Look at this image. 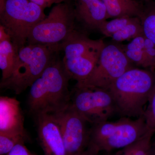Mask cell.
<instances>
[{
    "label": "cell",
    "mask_w": 155,
    "mask_h": 155,
    "mask_svg": "<svg viewBox=\"0 0 155 155\" xmlns=\"http://www.w3.org/2000/svg\"><path fill=\"white\" fill-rule=\"evenodd\" d=\"M71 79L63 60L58 57L31 86L27 101L29 112L35 116L65 110L71 102Z\"/></svg>",
    "instance_id": "obj_1"
},
{
    "label": "cell",
    "mask_w": 155,
    "mask_h": 155,
    "mask_svg": "<svg viewBox=\"0 0 155 155\" xmlns=\"http://www.w3.org/2000/svg\"><path fill=\"white\" fill-rule=\"evenodd\" d=\"M155 84V71L134 67L114 82L110 92L122 117L138 118L143 116L144 106Z\"/></svg>",
    "instance_id": "obj_2"
},
{
    "label": "cell",
    "mask_w": 155,
    "mask_h": 155,
    "mask_svg": "<svg viewBox=\"0 0 155 155\" xmlns=\"http://www.w3.org/2000/svg\"><path fill=\"white\" fill-rule=\"evenodd\" d=\"M60 44L26 45L19 50V61L12 75L1 81V89L19 94L30 87L45 69L58 58Z\"/></svg>",
    "instance_id": "obj_3"
},
{
    "label": "cell",
    "mask_w": 155,
    "mask_h": 155,
    "mask_svg": "<svg viewBox=\"0 0 155 155\" xmlns=\"http://www.w3.org/2000/svg\"><path fill=\"white\" fill-rule=\"evenodd\" d=\"M105 44L102 39H92L85 31L76 28L60 44L64 66L76 83L91 74Z\"/></svg>",
    "instance_id": "obj_4"
},
{
    "label": "cell",
    "mask_w": 155,
    "mask_h": 155,
    "mask_svg": "<svg viewBox=\"0 0 155 155\" xmlns=\"http://www.w3.org/2000/svg\"><path fill=\"white\" fill-rule=\"evenodd\" d=\"M149 130L143 116L135 119L122 117L115 122L107 121L92 125L89 145L100 152L110 153L132 144Z\"/></svg>",
    "instance_id": "obj_5"
},
{
    "label": "cell",
    "mask_w": 155,
    "mask_h": 155,
    "mask_svg": "<svg viewBox=\"0 0 155 155\" xmlns=\"http://www.w3.org/2000/svg\"><path fill=\"white\" fill-rule=\"evenodd\" d=\"M45 10L30 0H0V25L19 51L27 44L35 26L46 17Z\"/></svg>",
    "instance_id": "obj_6"
},
{
    "label": "cell",
    "mask_w": 155,
    "mask_h": 155,
    "mask_svg": "<svg viewBox=\"0 0 155 155\" xmlns=\"http://www.w3.org/2000/svg\"><path fill=\"white\" fill-rule=\"evenodd\" d=\"M76 21L74 0L54 5L31 31L26 45L60 44L76 28Z\"/></svg>",
    "instance_id": "obj_7"
},
{
    "label": "cell",
    "mask_w": 155,
    "mask_h": 155,
    "mask_svg": "<svg viewBox=\"0 0 155 155\" xmlns=\"http://www.w3.org/2000/svg\"><path fill=\"white\" fill-rule=\"evenodd\" d=\"M134 67L125 55L121 45L116 43L105 44L91 74L85 80L76 83L75 87L108 90L122 74Z\"/></svg>",
    "instance_id": "obj_8"
},
{
    "label": "cell",
    "mask_w": 155,
    "mask_h": 155,
    "mask_svg": "<svg viewBox=\"0 0 155 155\" xmlns=\"http://www.w3.org/2000/svg\"><path fill=\"white\" fill-rule=\"evenodd\" d=\"M70 105L91 125L108 121L118 114L110 92L102 89L75 87Z\"/></svg>",
    "instance_id": "obj_9"
},
{
    "label": "cell",
    "mask_w": 155,
    "mask_h": 155,
    "mask_svg": "<svg viewBox=\"0 0 155 155\" xmlns=\"http://www.w3.org/2000/svg\"><path fill=\"white\" fill-rule=\"evenodd\" d=\"M58 122L67 155H78L87 148L90 140L88 122L70 105L53 114Z\"/></svg>",
    "instance_id": "obj_10"
},
{
    "label": "cell",
    "mask_w": 155,
    "mask_h": 155,
    "mask_svg": "<svg viewBox=\"0 0 155 155\" xmlns=\"http://www.w3.org/2000/svg\"><path fill=\"white\" fill-rule=\"evenodd\" d=\"M38 136L45 155H67L60 126L53 114L35 116Z\"/></svg>",
    "instance_id": "obj_11"
},
{
    "label": "cell",
    "mask_w": 155,
    "mask_h": 155,
    "mask_svg": "<svg viewBox=\"0 0 155 155\" xmlns=\"http://www.w3.org/2000/svg\"><path fill=\"white\" fill-rule=\"evenodd\" d=\"M0 133L28 136L20 103L16 97H0Z\"/></svg>",
    "instance_id": "obj_12"
},
{
    "label": "cell",
    "mask_w": 155,
    "mask_h": 155,
    "mask_svg": "<svg viewBox=\"0 0 155 155\" xmlns=\"http://www.w3.org/2000/svg\"><path fill=\"white\" fill-rule=\"evenodd\" d=\"M76 21L84 30L99 31L108 19L103 0H74Z\"/></svg>",
    "instance_id": "obj_13"
},
{
    "label": "cell",
    "mask_w": 155,
    "mask_h": 155,
    "mask_svg": "<svg viewBox=\"0 0 155 155\" xmlns=\"http://www.w3.org/2000/svg\"><path fill=\"white\" fill-rule=\"evenodd\" d=\"M19 51L11 40L0 42L1 81L6 80L13 74L19 61Z\"/></svg>",
    "instance_id": "obj_14"
},
{
    "label": "cell",
    "mask_w": 155,
    "mask_h": 155,
    "mask_svg": "<svg viewBox=\"0 0 155 155\" xmlns=\"http://www.w3.org/2000/svg\"><path fill=\"white\" fill-rule=\"evenodd\" d=\"M144 35L133 39L127 44L121 45L125 55L134 66L153 70L151 65L145 51Z\"/></svg>",
    "instance_id": "obj_15"
},
{
    "label": "cell",
    "mask_w": 155,
    "mask_h": 155,
    "mask_svg": "<svg viewBox=\"0 0 155 155\" xmlns=\"http://www.w3.org/2000/svg\"><path fill=\"white\" fill-rule=\"evenodd\" d=\"M143 35L155 45V0L143 4L139 16Z\"/></svg>",
    "instance_id": "obj_16"
},
{
    "label": "cell",
    "mask_w": 155,
    "mask_h": 155,
    "mask_svg": "<svg viewBox=\"0 0 155 155\" xmlns=\"http://www.w3.org/2000/svg\"><path fill=\"white\" fill-rule=\"evenodd\" d=\"M155 131L150 130L140 139L119 150L114 155H149L151 149L152 139Z\"/></svg>",
    "instance_id": "obj_17"
},
{
    "label": "cell",
    "mask_w": 155,
    "mask_h": 155,
    "mask_svg": "<svg viewBox=\"0 0 155 155\" xmlns=\"http://www.w3.org/2000/svg\"><path fill=\"white\" fill-rule=\"evenodd\" d=\"M143 35L140 19L139 17H136L132 22L121 30L114 34L111 38L115 43H119L125 40L133 39Z\"/></svg>",
    "instance_id": "obj_18"
},
{
    "label": "cell",
    "mask_w": 155,
    "mask_h": 155,
    "mask_svg": "<svg viewBox=\"0 0 155 155\" xmlns=\"http://www.w3.org/2000/svg\"><path fill=\"white\" fill-rule=\"evenodd\" d=\"M136 17H125L114 18L110 21H106L100 26L99 31L107 37L121 30L126 25L132 22Z\"/></svg>",
    "instance_id": "obj_19"
},
{
    "label": "cell",
    "mask_w": 155,
    "mask_h": 155,
    "mask_svg": "<svg viewBox=\"0 0 155 155\" xmlns=\"http://www.w3.org/2000/svg\"><path fill=\"white\" fill-rule=\"evenodd\" d=\"M28 139V136L0 133V155H6L16 145L25 143Z\"/></svg>",
    "instance_id": "obj_20"
},
{
    "label": "cell",
    "mask_w": 155,
    "mask_h": 155,
    "mask_svg": "<svg viewBox=\"0 0 155 155\" xmlns=\"http://www.w3.org/2000/svg\"><path fill=\"white\" fill-rule=\"evenodd\" d=\"M143 116L149 130L155 131V84L150 94Z\"/></svg>",
    "instance_id": "obj_21"
},
{
    "label": "cell",
    "mask_w": 155,
    "mask_h": 155,
    "mask_svg": "<svg viewBox=\"0 0 155 155\" xmlns=\"http://www.w3.org/2000/svg\"><path fill=\"white\" fill-rule=\"evenodd\" d=\"M145 51L149 60L153 70H155V45L151 41L144 36Z\"/></svg>",
    "instance_id": "obj_22"
},
{
    "label": "cell",
    "mask_w": 155,
    "mask_h": 155,
    "mask_svg": "<svg viewBox=\"0 0 155 155\" xmlns=\"http://www.w3.org/2000/svg\"><path fill=\"white\" fill-rule=\"evenodd\" d=\"M6 155H34L29 151L25 146V143H19L16 145Z\"/></svg>",
    "instance_id": "obj_23"
},
{
    "label": "cell",
    "mask_w": 155,
    "mask_h": 155,
    "mask_svg": "<svg viewBox=\"0 0 155 155\" xmlns=\"http://www.w3.org/2000/svg\"><path fill=\"white\" fill-rule=\"evenodd\" d=\"M32 2L35 3L43 8L45 9L50 8L53 5H57L65 2L67 0H30Z\"/></svg>",
    "instance_id": "obj_24"
},
{
    "label": "cell",
    "mask_w": 155,
    "mask_h": 155,
    "mask_svg": "<svg viewBox=\"0 0 155 155\" xmlns=\"http://www.w3.org/2000/svg\"><path fill=\"white\" fill-rule=\"evenodd\" d=\"M100 152L93 147L88 145L87 148L78 155H99Z\"/></svg>",
    "instance_id": "obj_25"
},
{
    "label": "cell",
    "mask_w": 155,
    "mask_h": 155,
    "mask_svg": "<svg viewBox=\"0 0 155 155\" xmlns=\"http://www.w3.org/2000/svg\"><path fill=\"white\" fill-rule=\"evenodd\" d=\"M11 40V38L3 26L0 25V42Z\"/></svg>",
    "instance_id": "obj_26"
},
{
    "label": "cell",
    "mask_w": 155,
    "mask_h": 155,
    "mask_svg": "<svg viewBox=\"0 0 155 155\" xmlns=\"http://www.w3.org/2000/svg\"><path fill=\"white\" fill-rule=\"evenodd\" d=\"M149 155H155V144H152Z\"/></svg>",
    "instance_id": "obj_27"
},
{
    "label": "cell",
    "mask_w": 155,
    "mask_h": 155,
    "mask_svg": "<svg viewBox=\"0 0 155 155\" xmlns=\"http://www.w3.org/2000/svg\"><path fill=\"white\" fill-rule=\"evenodd\" d=\"M134 1H137V2L141 3V4H143V3L153 1V0H134Z\"/></svg>",
    "instance_id": "obj_28"
},
{
    "label": "cell",
    "mask_w": 155,
    "mask_h": 155,
    "mask_svg": "<svg viewBox=\"0 0 155 155\" xmlns=\"http://www.w3.org/2000/svg\"><path fill=\"white\" fill-rule=\"evenodd\" d=\"M108 153L107 155H111V154H110V153Z\"/></svg>",
    "instance_id": "obj_29"
}]
</instances>
